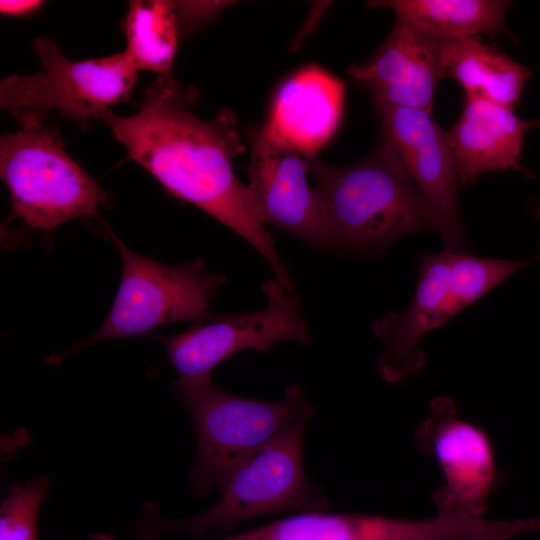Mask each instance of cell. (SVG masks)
I'll use <instances>...</instances> for the list:
<instances>
[{"label":"cell","instance_id":"6","mask_svg":"<svg viewBox=\"0 0 540 540\" xmlns=\"http://www.w3.org/2000/svg\"><path fill=\"white\" fill-rule=\"evenodd\" d=\"M0 175L13 216L34 230L50 231L84 216H97L109 196L64 150L58 131L43 119H19L1 137Z\"/></svg>","mask_w":540,"mask_h":540},{"label":"cell","instance_id":"19","mask_svg":"<svg viewBox=\"0 0 540 540\" xmlns=\"http://www.w3.org/2000/svg\"><path fill=\"white\" fill-rule=\"evenodd\" d=\"M50 489L39 475L10 487L0 508V540H39L38 514Z\"/></svg>","mask_w":540,"mask_h":540},{"label":"cell","instance_id":"7","mask_svg":"<svg viewBox=\"0 0 540 540\" xmlns=\"http://www.w3.org/2000/svg\"><path fill=\"white\" fill-rule=\"evenodd\" d=\"M110 237L122 258V278L110 312L93 335L54 355L51 363L97 342L148 336L171 322L197 323L215 315L208 309L225 275L207 269L200 258L169 266L131 251L112 232Z\"/></svg>","mask_w":540,"mask_h":540},{"label":"cell","instance_id":"17","mask_svg":"<svg viewBox=\"0 0 540 540\" xmlns=\"http://www.w3.org/2000/svg\"><path fill=\"white\" fill-rule=\"evenodd\" d=\"M510 1L498 0H384L371 8H389L397 19L441 40L508 33L505 16Z\"/></svg>","mask_w":540,"mask_h":540},{"label":"cell","instance_id":"9","mask_svg":"<svg viewBox=\"0 0 540 540\" xmlns=\"http://www.w3.org/2000/svg\"><path fill=\"white\" fill-rule=\"evenodd\" d=\"M262 289L266 306L261 310L214 315L176 335H150L166 348L178 380L212 376L217 365L242 350L266 352L282 341L311 344L299 295L287 291L277 279L265 281Z\"/></svg>","mask_w":540,"mask_h":540},{"label":"cell","instance_id":"20","mask_svg":"<svg viewBox=\"0 0 540 540\" xmlns=\"http://www.w3.org/2000/svg\"><path fill=\"white\" fill-rule=\"evenodd\" d=\"M231 2L228 1H177L175 12L179 31L193 29L214 18Z\"/></svg>","mask_w":540,"mask_h":540},{"label":"cell","instance_id":"3","mask_svg":"<svg viewBox=\"0 0 540 540\" xmlns=\"http://www.w3.org/2000/svg\"><path fill=\"white\" fill-rule=\"evenodd\" d=\"M184 402L196 433L197 457L190 471L194 495L220 490L248 458L315 408L300 386L290 384L280 400H256L218 387L212 376L172 385Z\"/></svg>","mask_w":540,"mask_h":540},{"label":"cell","instance_id":"2","mask_svg":"<svg viewBox=\"0 0 540 540\" xmlns=\"http://www.w3.org/2000/svg\"><path fill=\"white\" fill-rule=\"evenodd\" d=\"M305 159L331 245L378 248L409 234L439 231L434 211L382 137L368 156L351 165Z\"/></svg>","mask_w":540,"mask_h":540},{"label":"cell","instance_id":"16","mask_svg":"<svg viewBox=\"0 0 540 540\" xmlns=\"http://www.w3.org/2000/svg\"><path fill=\"white\" fill-rule=\"evenodd\" d=\"M442 62L444 77H451L464 90V95L485 98L514 107L531 70L510 58L479 37L443 40Z\"/></svg>","mask_w":540,"mask_h":540},{"label":"cell","instance_id":"23","mask_svg":"<svg viewBox=\"0 0 540 540\" xmlns=\"http://www.w3.org/2000/svg\"><path fill=\"white\" fill-rule=\"evenodd\" d=\"M475 540H512V538H505V537H500V538H481V539H475Z\"/></svg>","mask_w":540,"mask_h":540},{"label":"cell","instance_id":"1","mask_svg":"<svg viewBox=\"0 0 540 540\" xmlns=\"http://www.w3.org/2000/svg\"><path fill=\"white\" fill-rule=\"evenodd\" d=\"M196 91L173 76H158L145 90L140 110L103 122L129 157L173 196L208 213L246 240L267 262L287 291L294 284L247 185L235 176L232 161L243 151L237 122L229 110L210 120L197 117Z\"/></svg>","mask_w":540,"mask_h":540},{"label":"cell","instance_id":"21","mask_svg":"<svg viewBox=\"0 0 540 540\" xmlns=\"http://www.w3.org/2000/svg\"><path fill=\"white\" fill-rule=\"evenodd\" d=\"M43 4L39 0H1L0 12L13 17H26L37 12Z\"/></svg>","mask_w":540,"mask_h":540},{"label":"cell","instance_id":"8","mask_svg":"<svg viewBox=\"0 0 540 540\" xmlns=\"http://www.w3.org/2000/svg\"><path fill=\"white\" fill-rule=\"evenodd\" d=\"M34 49L42 69L10 75L0 83V106L19 119H43L50 111L85 126L103 121L113 105L128 101L138 69L124 52L72 61L55 42L37 38Z\"/></svg>","mask_w":540,"mask_h":540},{"label":"cell","instance_id":"11","mask_svg":"<svg viewBox=\"0 0 540 540\" xmlns=\"http://www.w3.org/2000/svg\"><path fill=\"white\" fill-rule=\"evenodd\" d=\"M247 187L264 223L315 245H331L319 199L307 181L306 159L269 125L249 132Z\"/></svg>","mask_w":540,"mask_h":540},{"label":"cell","instance_id":"10","mask_svg":"<svg viewBox=\"0 0 540 540\" xmlns=\"http://www.w3.org/2000/svg\"><path fill=\"white\" fill-rule=\"evenodd\" d=\"M377 115L381 137L434 211L446 249L465 253V229L457 201L460 182L447 132L424 110L386 108Z\"/></svg>","mask_w":540,"mask_h":540},{"label":"cell","instance_id":"12","mask_svg":"<svg viewBox=\"0 0 540 540\" xmlns=\"http://www.w3.org/2000/svg\"><path fill=\"white\" fill-rule=\"evenodd\" d=\"M414 443L438 465L443 488L453 503L470 515L484 517L498 479L487 432L461 418L451 399L438 398L432 401L429 416L416 427Z\"/></svg>","mask_w":540,"mask_h":540},{"label":"cell","instance_id":"13","mask_svg":"<svg viewBox=\"0 0 540 540\" xmlns=\"http://www.w3.org/2000/svg\"><path fill=\"white\" fill-rule=\"evenodd\" d=\"M442 44L397 19L380 48L347 71L369 90L377 114L386 108L431 112L438 80L444 77Z\"/></svg>","mask_w":540,"mask_h":540},{"label":"cell","instance_id":"22","mask_svg":"<svg viewBox=\"0 0 540 540\" xmlns=\"http://www.w3.org/2000/svg\"><path fill=\"white\" fill-rule=\"evenodd\" d=\"M533 210H534V213H535L536 217L540 221V203H537V202L534 203L533 204ZM537 259H540V254L538 255Z\"/></svg>","mask_w":540,"mask_h":540},{"label":"cell","instance_id":"5","mask_svg":"<svg viewBox=\"0 0 540 540\" xmlns=\"http://www.w3.org/2000/svg\"><path fill=\"white\" fill-rule=\"evenodd\" d=\"M525 265L524 260L478 258L447 249L420 256L418 285L408 308L387 313L372 326L383 342L377 361L381 377L399 383L421 370L426 364L419 345L423 336Z\"/></svg>","mask_w":540,"mask_h":540},{"label":"cell","instance_id":"18","mask_svg":"<svg viewBox=\"0 0 540 540\" xmlns=\"http://www.w3.org/2000/svg\"><path fill=\"white\" fill-rule=\"evenodd\" d=\"M124 28L125 53L136 68L172 76L179 35L174 1H131Z\"/></svg>","mask_w":540,"mask_h":540},{"label":"cell","instance_id":"14","mask_svg":"<svg viewBox=\"0 0 540 540\" xmlns=\"http://www.w3.org/2000/svg\"><path fill=\"white\" fill-rule=\"evenodd\" d=\"M539 125L540 120L519 118L507 106L464 95L462 112L447 132L459 182L469 185L489 172L523 171L524 135Z\"/></svg>","mask_w":540,"mask_h":540},{"label":"cell","instance_id":"15","mask_svg":"<svg viewBox=\"0 0 540 540\" xmlns=\"http://www.w3.org/2000/svg\"><path fill=\"white\" fill-rule=\"evenodd\" d=\"M344 91L326 70L304 67L279 87L267 123L302 157H316L339 126Z\"/></svg>","mask_w":540,"mask_h":540},{"label":"cell","instance_id":"4","mask_svg":"<svg viewBox=\"0 0 540 540\" xmlns=\"http://www.w3.org/2000/svg\"><path fill=\"white\" fill-rule=\"evenodd\" d=\"M301 420L262 447L228 478L220 499L207 510L185 519L168 520L147 506L136 525L137 540H156L170 530L201 536L233 531L251 519L285 511H323L329 501L307 478Z\"/></svg>","mask_w":540,"mask_h":540}]
</instances>
